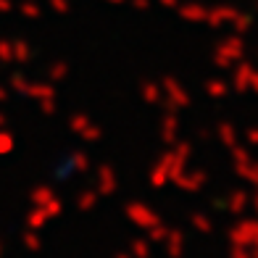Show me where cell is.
Returning <instances> with one entry per match:
<instances>
[{"label": "cell", "instance_id": "11", "mask_svg": "<svg viewBox=\"0 0 258 258\" xmlns=\"http://www.w3.org/2000/svg\"><path fill=\"white\" fill-rule=\"evenodd\" d=\"M24 95H32V98L42 100V98H55V90H53V85H45V82H32V85H27Z\"/></svg>", "mask_w": 258, "mask_h": 258}, {"label": "cell", "instance_id": "26", "mask_svg": "<svg viewBox=\"0 0 258 258\" xmlns=\"http://www.w3.org/2000/svg\"><path fill=\"white\" fill-rule=\"evenodd\" d=\"M66 74H69V66H66L63 61H58V63H53V66L48 69L50 82H61V79H66Z\"/></svg>", "mask_w": 258, "mask_h": 258}, {"label": "cell", "instance_id": "9", "mask_svg": "<svg viewBox=\"0 0 258 258\" xmlns=\"http://www.w3.org/2000/svg\"><path fill=\"white\" fill-rule=\"evenodd\" d=\"M232 69H234V66H232ZM250 74H253V66L242 61L237 69H234V90H237V92H245V90H248Z\"/></svg>", "mask_w": 258, "mask_h": 258}, {"label": "cell", "instance_id": "19", "mask_svg": "<svg viewBox=\"0 0 258 258\" xmlns=\"http://www.w3.org/2000/svg\"><path fill=\"white\" fill-rule=\"evenodd\" d=\"M234 169H237V174L242 179H248L253 184H258V163H234Z\"/></svg>", "mask_w": 258, "mask_h": 258}, {"label": "cell", "instance_id": "13", "mask_svg": "<svg viewBox=\"0 0 258 258\" xmlns=\"http://www.w3.org/2000/svg\"><path fill=\"white\" fill-rule=\"evenodd\" d=\"M143 98H145V103H161L163 100V90H161V85L158 82H143Z\"/></svg>", "mask_w": 258, "mask_h": 258}, {"label": "cell", "instance_id": "4", "mask_svg": "<svg viewBox=\"0 0 258 258\" xmlns=\"http://www.w3.org/2000/svg\"><path fill=\"white\" fill-rule=\"evenodd\" d=\"M242 53H245V45H242V34H232V37H227V40H221V45H219V50H216V55H221V58H227V61H242Z\"/></svg>", "mask_w": 258, "mask_h": 258}, {"label": "cell", "instance_id": "29", "mask_svg": "<svg viewBox=\"0 0 258 258\" xmlns=\"http://www.w3.org/2000/svg\"><path fill=\"white\" fill-rule=\"evenodd\" d=\"M79 135H82V140H87V143H98V140H100V135H103V132H100L98 126H90V124H87V126L82 129Z\"/></svg>", "mask_w": 258, "mask_h": 258}, {"label": "cell", "instance_id": "42", "mask_svg": "<svg viewBox=\"0 0 258 258\" xmlns=\"http://www.w3.org/2000/svg\"><path fill=\"white\" fill-rule=\"evenodd\" d=\"M248 90H253L255 95H258V72L253 69V74H250V82H248Z\"/></svg>", "mask_w": 258, "mask_h": 258}, {"label": "cell", "instance_id": "27", "mask_svg": "<svg viewBox=\"0 0 258 258\" xmlns=\"http://www.w3.org/2000/svg\"><path fill=\"white\" fill-rule=\"evenodd\" d=\"M69 158H72V161H69V166H72V169H77V171H87L90 169V158L85 153H72Z\"/></svg>", "mask_w": 258, "mask_h": 258}, {"label": "cell", "instance_id": "17", "mask_svg": "<svg viewBox=\"0 0 258 258\" xmlns=\"http://www.w3.org/2000/svg\"><path fill=\"white\" fill-rule=\"evenodd\" d=\"M50 221V216H48V211H45L42 206H37L32 211V214L27 216V224H29V229H40V227H45Z\"/></svg>", "mask_w": 258, "mask_h": 258}, {"label": "cell", "instance_id": "36", "mask_svg": "<svg viewBox=\"0 0 258 258\" xmlns=\"http://www.w3.org/2000/svg\"><path fill=\"white\" fill-rule=\"evenodd\" d=\"M11 148H14V137L8 132H0V153H8Z\"/></svg>", "mask_w": 258, "mask_h": 258}, {"label": "cell", "instance_id": "35", "mask_svg": "<svg viewBox=\"0 0 258 258\" xmlns=\"http://www.w3.org/2000/svg\"><path fill=\"white\" fill-rule=\"evenodd\" d=\"M40 111H42L45 116H53V113H55V98H42V100H40Z\"/></svg>", "mask_w": 258, "mask_h": 258}, {"label": "cell", "instance_id": "44", "mask_svg": "<svg viewBox=\"0 0 258 258\" xmlns=\"http://www.w3.org/2000/svg\"><path fill=\"white\" fill-rule=\"evenodd\" d=\"M211 206H214V208H224L227 201H221V198H214V201H211Z\"/></svg>", "mask_w": 258, "mask_h": 258}, {"label": "cell", "instance_id": "3", "mask_svg": "<svg viewBox=\"0 0 258 258\" xmlns=\"http://www.w3.org/2000/svg\"><path fill=\"white\" fill-rule=\"evenodd\" d=\"M161 90L169 95V105H174V108H187V105H190V95H187V90L174 77L163 79L161 82Z\"/></svg>", "mask_w": 258, "mask_h": 258}, {"label": "cell", "instance_id": "51", "mask_svg": "<svg viewBox=\"0 0 258 258\" xmlns=\"http://www.w3.org/2000/svg\"><path fill=\"white\" fill-rule=\"evenodd\" d=\"M255 208H258V198H255Z\"/></svg>", "mask_w": 258, "mask_h": 258}, {"label": "cell", "instance_id": "34", "mask_svg": "<svg viewBox=\"0 0 258 258\" xmlns=\"http://www.w3.org/2000/svg\"><path fill=\"white\" fill-rule=\"evenodd\" d=\"M0 61H14V48L8 40H0Z\"/></svg>", "mask_w": 258, "mask_h": 258}, {"label": "cell", "instance_id": "12", "mask_svg": "<svg viewBox=\"0 0 258 258\" xmlns=\"http://www.w3.org/2000/svg\"><path fill=\"white\" fill-rule=\"evenodd\" d=\"M248 201H250V198H248V192L237 190V192H232V198L227 201V206H224V208H229L234 216H240L242 211H245V206H248Z\"/></svg>", "mask_w": 258, "mask_h": 258}, {"label": "cell", "instance_id": "38", "mask_svg": "<svg viewBox=\"0 0 258 258\" xmlns=\"http://www.w3.org/2000/svg\"><path fill=\"white\" fill-rule=\"evenodd\" d=\"M245 140H248L250 145H258V126H250L248 132H245Z\"/></svg>", "mask_w": 258, "mask_h": 258}, {"label": "cell", "instance_id": "8", "mask_svg": "<svg viewBox=\"0 0 258 258\" xmlns=\"http://www.w3.org/2000/svg\"><path fill=\"white\" fill-rule=\"evenodd\" d=\"M166 253H169V258H179L182 255V250H184V234L179 232V229H169V234H166Z\"/></svg>", "mask_w": 258, "mask_h": 258}, {"label": "cell", "instance_id": "52", "mask_svg": "<svg viewBox=\"0 0 258 258\" xmlns=\"http://www.w3.org/2000/svg\"><path fill=\"white\" fill-rule=\"evenodd\" d=\"M0 253H3V245H0Z\"/></svg>", "mask_w": 258, "mask_h": 258}, {"label": "cell", "instance_id": "40", "mask_svg": "<svg viewBox=\"0 0 258 258\" xmlns=\"http://www.w3.org/2000/svg\"><path fill=\"white\" fill-rule=\"evenodd\" d=\"M50 6L58 11V14H66L69 11V6H66V0H50Z\"/></svg>", "mask_w": 258, "mask_h": 258}, {"label": "cell", "instance_id": "25", "mask_svg": "<svg viewBox=\"0 0 258 258\" xmlns=\"http://www.w3.org/2000/svg\"><path fill=\"white\" fill-rule=\"evenodd\" d=\"M166 234H169V229L158 221V224H153L148 229V242H163V240H166Z\"/></svg>", "mask_w": 258, "mask_h": 258}, {"label": "cell", "instance_id": "7", "mask_svg": "<svg viewBox=\"0 0 258 258\" xmlns=\"http://www.w3.org/2000/svg\"><path fill=\"white\" fill-rule=\"evenodd\" d=\"M98 195H113L116 190H119V182H116V174H113V169L111 166H103L98 169Z\"/></svg>", "mask_w": 258, "mask_h": 258}, {"label": "cell", "instance_id": "14", "mask_svg": "<svg viewBox=\"0 0 258 258\" xmlns=\"http://www.w3.org/2000/svg\"><path fill=\"white\" fill-rule=\"evenodd\" d=\"M216 135H219V140H221L227 148L237 145V132H234V126H232L229 121H221V124L216 126Z\"/></svg>", "mask_w": 258, "mask_h": 258}, {"label": "cell", "instance_id": "43", "mask_svg": "<svg viewBox=\"0 0 258 258\" xmlns=\"http://www.w3.org/2000/svg\"><path fill=\"white\" fill-rule=\"evenodd\" d=\"M232 258H250V255L245 253L242 248H237V245H234V250H232Z\"/></svg>", "mask_w": 258, "mask_h": 258}, {"label": "cell", "instance_id": "37", "mask_svg": "<svg viewBox=\"0 0 258 258\" xmlns=\"http://www.w3.org/2000/svg\"><path fill=\"white\" fill-rule=\"evenodd\" d=\"M11 85H14V90H19V92H27V85H29V82H27L24 77H21V74H14Z\"/></svg>", "mask_w": 258, "mask_h": 258}, {"label": "cell", "instance_id": "50", "mask_svg": "<svg viewBox=\"0 0 258 258\" xmlns=\"http://www.w3.org/2000/svg\"><path fill=\"white\" fill-rule=\"evenodd\" d=\"M116 258H132V255H124V253H121V255H116Z\"/></svg>", "mask_w": 258, "mask_h": 258}, {"label": "cell", "instance_id": "23", "mask_svg": "<svg viewBox=\"0 0 258 258\" xmlns=\"http://www.w3.org/2000/svg\"><path fill=\"white\" fill-rule=\"evenodd\" d=\"M192 227L198 232H203V234H211L214 232V224H211V219L206 214H192Z\"/></svg>", "mask_w": 258, "mask_h": 258}, {"label": "cell", "instance_id": "33", "mask_svg": "<svg viewBox=\"0 0 258 258\" xmlns=\"http://www.w3.org/2000/svg\"><path fill=\"white\" fill-rule=\"evenodd\" d=\"M248 29H250V19H248V16H234V32L245 34Z\"/></svg>", "mask_w": 258, "mask_h": 258}, {"label": "cell", "instance_id": "22", "mask_svg": "<svg viewBox=\"0 0 258 258\" xmlns=\"http://www.w3.org/2000/svg\"><path fill=\"white\" fill-rule=\"evenodd\" d=\"M129 255L132 258H150V242L148 240H132Z\"/></svg>", "mask_w": 258, "mask_h": 258}, {"label": "cell", "instance_id": "46", "mask_svg": "<svg viewBox=\"0 0 258 258\" xmlns=\"http://www.w3.org/2000/svg\"><path fill=\"white\" fill-rule=\"evenodd\" d=\"M248 255H250V258H258V245H255V250H253V253H248Z\"/></svg>", "mask_w": 258, "mask_h": 258}, {"label": "cell", "instance_id": "21", "mask_svg": "<svg viewBox=\"0 0 258 258\" xmlns=\"http://www.w3.org/2000/svg\"><path fill=\"white\" fill-rule=\"evenodd\" d=\"M98 198H100V195H98L95 190L82 192V195H79V201H77V208H79V211H92V208L98 206Z\"/></svg>", "mask_w": 258, "mask_h": 258}, {"label": "cell", "instance_id": "47", "mask_svg": "<svg viewBox=\"0 0 258 258\" xmlns=\"http://www.w3.org/2000/svg\"><path fill=\"white\" fill-rule=\"evenodd\" d=\"M3 98H6V90H3V87H0V100H3Z\"/></svg>", "mask_w": 258, "mask_h": 258}, {"label": "cell", "instance_id": "5", "mask_svg": "<svg viewBox=\"0 0 258 258\" xmlns=\"http://www.w3.org/2000/svg\"><path fill=\"white\" fill-rule=\"evenodd\" d=\"M177 187H182V190H187V192H195V190H201V187L206 184V174L203 171H192V174H184V169L182 171H177V174H171L169 177Z\"/></svg>", "mask_w": 258, "mask_h": 258}, {"label": "cell", "instance_id": "18", "mask_svg": "<svg viewBox=\"0 0 258 258\" xmlns=\"http://www.w3.org/2000/svg\"><path fill=\"white\" fill-rule=\"evenodd\" d=\"M11 48H14V61H19V63H27V61H32V48L24 42V40H16V42H11Z\"/></svg>", "mask_w": 258, "mask_h": 258}, {"label": "cell", "instance_id": "16", "mask_svg": "<svg viewBox=\"0 0 258 258\" xmlns=\"http://www.w3.org/2000/svg\"><path fill=\"white\" fill-rule=\"evenodd\" d=\"M234 16H237V14H234L232 8H216L214 14H208V16H206V21H208V24L216 29V27H221V24H224V21L234 19Z\"/></svg>", "mask_w": 258, "mask_h": 258}, {"label": "cell", "instance_id": "20", "mask_svg": "<svg viewBox=\"0 0 258 258\" xmlns=\"http://www.w3.org/2000/svg\"><path fill=\"white\" fill-rule=\"evenodd\" d=\"M29 198H32V203L34 206H45L53 198V187H48V184H40V187H34V190L29 192Z\"/></svg>", "mask_w": 258, "mask_h": 258}, {"label": "cell", "instance_id": "1", "mask_svg": "<svg viewBox=\"0 0 258 258\" xmlns=\"http://www.w3.org/2000/svg\"><path fill=\"white\" fill-rule=\"evenodd\" d=\"M126 216H129V221H132V224L143 227V229H150L153 224H158V221H161V216L156 214V211H150L145 203H140V201L126 203Z\"/></svg>", "mask_w": 258, "mask_h": 258}, {"label": "cell", "instance_id": "41", "mask_svg": "<svg viewBox=\"0 0 258 258\" xmlns=\"http://www.w3.org/2000/svg\"><path fill=\"white\" fill-rule=\"evenodd\" d=\"M214 63H216L219 69H232V66H234L232 61H227V58H221V55H214Z\"/></svg>", "mask_w": 258, "mask_h": 258}, {"label": "cell", "instance_id": "53", "mask_svg": "<svg viewBox=\"0 0 258 258\" xmlns=\"http://www.w3.org/2000/svg\"><path fill=\"white\" fill-rule=\"evenodd\" d=\"M116 3H121V0H116Z\"/></svg>", "mask_w": 258, "mask_h": 258}, {"label": "cell", "instance_id": "32", "mask_svg": "<svg viewBox=\"0 0 258 258\" xmlns=\"http://www.w3.org/2000/svg\"><path fill=\"white\" fill-rule=\"evenodd\" d=\"M42 208H45V211H48V216L53 219V216H58V214H61V201H58V198L53 195V198H50V201H48V203H45Z\"/></svg>", "mask_w": 258, "mask_h": 258}, {"label": "cell", "instance_id": "28", "mask_svg": "<svg viewBox=\"0 0 258 258\" xmlns=\"http://www.w3.org/2000/svg\"><path fill=\"white\" fill-rule=\"evenodd\" d=\"M90 124V116L87 113H74L72 119H69V126H72V132H82Z\"/></svg>", "mask_w": 258, "mask_h": 258}, {"label": "cell", "instance_id": "48", "mask_svg": "<svg viewBox=\"0 0 258 258\" xmlns=\"http://www.w3.org/2000/svg\"><path fill=\"white\" fill-rule=\"evenodd\" d=\"M3 121H6V116H3V113H0V126H3Z\"/></svg>", "mask_w": 258, "mask_h": 258}, {"label": "cell", "instance_id": "45", "mask_svg": "<svg viewBox=\"0 0 258 258\" xmlns=\"http://www.w3.org/2000/svg\"><path fill=\"white\" fill-rule=\"evenodd\" d=\"M135 8H140V11H145V8H148V0H135Z\"/></svg>", "mask_w": 258, "mask_h": 258}, {"label": "cell", "instance_id": "10", "mask_svg": "<svg viewBox=\"0 0 258 258\" xmlns=\"http://www.w3.org/2000/svg\"><path fill=\"white\" fill-rule=\"evenodd\" d=\"M166 182H169V153L161 158V163L153 169V174H150V184H153V187H161Z\"/></svg>", "mask_w": 258, "mask_h": 258}, {"label": "cell", "instance_id": "24", "mask_svg": "<svg viewBox=\"0 0 258 258\" xmlns=\"http://www.w3.org/2000/svg\"><path fill=\"white\" fill-rule=\"evenodd\" d=\"M179 16L187 21H201V19H206V11L198 6H187V8H179Z\"/></svg>", "mask_w": 258, "mask_h": 258}, {"label": "cell", "instance_id": "30", "mask_svg": "<svg viewBox=\"0 0 258 258\" xmlns=\"http://www.w3.org/2000/svg\"><path fill=\"white\" fill-rule=\"evenodd\" d=\"M229 150H232V158H234V163H248V161H250V153H248V150H245V148H237V145H232Z\"/></svg>", "mask_w": 258, "mask_h": 258}, {"label": "cell", "instance_id": "31", "mask_svg": "<svg viewBox=\"0 0 258 258\" xmlns=\"http://www.w3.org/2000/svg\"><path fill=\"white\" fill-rule=\"evenodd\" d=\"M24 245H27L29 250H40V248H42V242H40L37 234H34V229H29V232L24 234Z\"/></svg>", "mask_w": 258, "mask_h": 258}, {"label": "cell", "instance_id": "6", "mask_svg": "<svg viewBox=\"0 0 258 258\" xmlns=\"http://www.w3.org/2000/svg\"><path fill=\"white\" fill-rule=\"evenodd\" d=\"M179 108H174V105L166 103V119H163L161 124V137H163V143H177V129H179V116H177Z\"/></svg>", "mask_w": 258, "mask_h": 258}, {"label": "cell", "instance_id": "2", "mask_svg": "<svg viewBox=\"0 0 258 258\" xmlns=\"http://www.w3.org/2000/svg\"><path fill=\"white\" fill-rule=\"evenodd\" d=\"M229 240L237 248H245V245H258V221H240L237 227L229 229Z\"/></svg>", "mask_w": 258, "mask_h": 258}, {"label": "cell", "instance_id": "15", "mask_svg": "<svg viewBox=\"0 0 258 258\" xmlns=\"http://www.w3.org/2000/svg\"><path fill=\"white\" fill-rule=\"evenodd\" d=\"M227 92H229L227 82H221V79H208V82H206V95H208V98L219 100V98H227Z\"/></svg>", "mask_w": 258, "mask_h": 258}, {"label": "cell", "instance_id": "39", "mask_svg": "<svg viewBox=\"0 0 258 258\" xmlns=\"http://www.w3.org/2000/svg\"><path fill=\"white\" fill-rule=\"evenodd\" d=\"M24 16H32V19H37V16H40V8L34 6V3H27V6H24Z\"/></svg>", "mask_w": 258, "mask_h": 258}, {"label": "cell", "instance_id": "49", "mask_svg": "<svg viewBox=\"0 0 258 258\" xmlns=\"http://www.w3.org/2000/svg\"><path fill=\"white\" fill-rule=\"evenodd\" d=\"M163 3H166V6H174V0H163Z\"/></svg>", "mask_w": 258, "mask_h": 258}]
</instances>
